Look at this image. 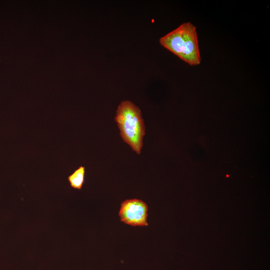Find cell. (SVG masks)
Wrapping results in <instances>:
<instances>
[{
	"mask_svg": "<svg viewBox=\"0 0 270 270\" xmlns=\"http://www.w3.org/2000/svg\"><path fill=\"white\" fill-rule=\"evenodd\" d=\"M160 44L190 66L200 64L196 28L191 22H184L160 38Z\"/></svg>",
	"mask_w": 270,
	"mask_h": 270,
	"instance_id": "obj_1",
	"label": "cell"
},
{
	"mask_svg": "<svg viewBox=\"0 0 270 270\" xmlns=\"http://www.w3.org/2000/svg\"><path fill=\"white\" fill-rule=\"evenodd\" d=\"M114 120L122 140L140 154L146 134L144 123L140 108L130 100L122 101L118 106Z\"/></svg>",
	"mask_w": 270,
	"mask_h": 270,
	"instance_id": "obj_2",
	"label": "cell"
},
{
	"mask_svg": "<svg viewBox=\"0 0 270 270\" xmlns=\"http://www.w3.org/2000/svg\"><path fill=\"white\" fill-rule=\"evenodd\" d=\"M120 221L132 226H148V206L144 201L136 198L122 202L118 212Z\"/></svg>",
	"mask_w": 270,
	"mask_h": 270,
	"instance_id": "obj_3",
	"label": "cell"
},
{
	"mask_svg": "<svg viewBox=\"0 0 270 270\" xmlns=\"http://www.w3.org/2000/svg\"><path fill=\"white\" fill-rule=\"evenodd\" d=\"M85 168L80 166L78 169L68 176V180L72 188L80 190L84 180Z\"/></svg>",
	"mask_w": 270,
	"mask_h": 270,
	"instance_id": "obj_4",
	"label": "cell"
}]
</instances>
